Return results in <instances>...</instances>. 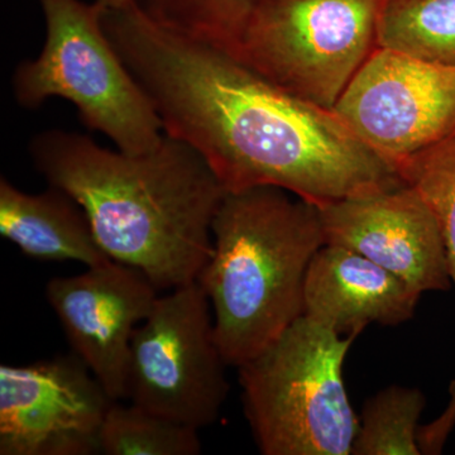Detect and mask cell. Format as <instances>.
<instances>
[{
	"mask_svg": "<svg viewBox=\"0 0 455 455\" xmlns=\"http://www.w3.org/2000/svg\"><path fill=\"white\" fill-rule=\"evenodd\" d=\"M379 49L455 66V0H382Z\"/></svg>",
	"mask_w": 455,
	"mask_h": 455,
	"instance_id": "9a60e30c",
	"label": "cell"
},
{
	"mask_svg": "<svg viewBox=\"0 0 455 455\" xmlns=\"http://www.w3.org/2000/svg\"><path fill=\"white\" fill-rule=\"evenodd\" d=\"M257 0H134L152 22L229 51Z\"/></svg>",
	"mask_w": 455,
	"mask_h": 455,
	"instance_id": "ac0fdd59",
	"label": "cell"
},
{
	"mask_svg": "<svg viewBox=\"0 0 455 455\" xmlns=\"http://www.w3.org/2000/svg\"><path fill=\"white\" fill-rule=\"evenodd\" d=\"M381 2L257 0L227 52L284 92L334 109L377 49Z\"/></svg>",
	"mask_w": 455,
	"mask_h": 455,
	"instance_id": "8992f818",
	"label": "cell"
},
{
	"mask_svg": "<svg viewBox=\"0 0 455 455\" xmlns=\"http://www.w3.org/2000/svg\"><path fill=\"white\" fill-rule=\"evenodd\" d=\"M355 338L302 315L236 368L245 418L265 455H350L359 419L343 366Z\"/></svg>",
	"mask_w": 455,
	"mask_h": 455,
	"instance_id": "277c9868",
	"label": "cell"
},
{
	"mask_svg": "<svg viewBox=\"0 0 455 455\" xmlns=\"http://www.w3.org/2000/svg\"><path fill=\"white\" fill-rule=\"evenodd\" d=\"M334 110L395 169L455 133V66L377 47Z\"/></svg>",
	"mask_w": 455,
	"mask_h": 455,
	"instance_id": "ba28073f",
	"label": "cell"
},
{
	"mask_svg": "<svg viewBox=\"0 0 455 455\" xmlns=\"http://www.w3.org/2000/svg\"><path fill=\"white\" fill-rule=\"evenodd\" d=\"M427 405L423 391L390 386L368 398L352 455H420L419 421Z\"/></svg>",
	"mask_w": 455,
	"mask_h": 455,
	"instance_id": "e0dca14e",
	"label": "cell"
},
{
	"mask_svg": "<svg viewBox=\"0 0 455 455\" xmlns=\"http://www.w3.org/2000/svg\"><path fill=\"white\" fill-rule=\"evenodd\" d=\"M28 151L50 187L82 206L110 259L142 271L158 291L196 283L227 190L193 147L164 134L152 151L130 155L49 130Z\"/></svg>",
	"mask_w": 455,
	"mask_h": 455,
	"instance_id": "7a4b0ae2",
	"label": "cell"
},
{
	"mask_svg": "<svg viewBox=\"0 0 455 455\" xmlns=\"http://www.w3.org/2000/svg\"><path fill=\"white\" fill-rule=\"evenodd\" d=\"M405 184L424 197L435 214L447 253L449 275L455 286V133L410 156L395 166ZM442 415L419 429L423 454H440L455 427V379Z\"/></svg>",
	"mask_w": 455,
	"mask_h": 455,
	"instance_id": "5bb4252c",
	"label": "cell"
},
{
	"mask_svg": "<svg viewBox=\"0 0 455 455\" xmlns=\"http://www.w3.org/2000/svg\"><path fill=\"white\" fill-rule=\"evenodd\" d=\"M324 244L314 204L275 187L227 191L196 283L228 366L251 361L304 315L305 278Z\"/></svg>",
	"mask_w": 455,
	"mask_h": 455,
	"instance_id": "3957f363",
	"label": "cell"
},
{
	"mask_svg": "<svg viewBox=\"0 0 455 455\" xmlns=\"http://www.w3.org/2000/svg\"><path fill=\"white\" fill-rule=\"evenodd\" d=\"M100 454L197 455L202 453L199 429L156 414L134 403L114 401L100 436Z\"/></svg>",
	"mask_w": 455,
	"mask_h": 455,
	"instance_id": "2e32d148",
	"label": "cell"
},
{
	"mask_svg": "<svg viewBox=\"0 0 455 455\" xmlns=\"http://www.w3.org/2000/svg\"><path fill=\"white\" fill-rule=\"evenodd\" d=\"M103 27L164 134L193 147L228 193L275 187L320 208L403 184L334 109L227 51L158 26L134 3L104 8Z\"/></svg>",
	"mask_w": 455,
	"mask_h": 455,
	"instance_id": "6da1fadb",
	"label": "cell"
},
{
	"mask_svg": "<svg viewBox=\"0 0 455 455\" xmlns=\"http://www.w3.org/2000/svg\"><path fill=\"white\" fill-rule=\"evenodd\" d=\"M104 8H122L125 5L133 4L134 0H95Z\"/></svg>",
	"mask_w": 455,
	"mask_h": 455,
	"instance_id": "d6986e66",
	"label": "cell"
},
{
	"mask_svg": "<svg viewBox=\"0 0 455 455\" xmlns=\"http://www.w3.org/2000/svg\"><path fill=\"white\" fill-rule=\"evenodd\" d=\"M325 244L340 245L403 278L420 293L451 287L435 214L410 185L320 206Z\"/></svg>",
	"mask_w": 455,
	"mask_h": 455,
	"instance_id": "8fae6325",
	"label": "cell"
},
{
	"mask_svg": "<svg viewBox=\"0 0 455 455\" xmlns=\"http://www.w3.org/2000/svg\"><path fill=\"white\" fill-rule=\"evenodd\" d=\"M208 296L191 283L158 296L132 339L127 400L196 429L220 419L230 386Z\"/></svg>",
	"mask_w": 455,
	"mask_h": 455,
	"instance_id": "52a82bcc",
	"label": "cell"
},
{
	"mask_svg": "<svg viewBox=\"0 0 455 455\" xmlns=\"http://www.w3.org/2000/svg\"><path fill=\"white\" fill-rule=\"evenodd\" d=\"M158 292L142 271L113 259L47 283V301L71 350L114 401L127 400L132 339Z\"/></svg>",
	"mask_w": 455,
	"mask_h": 455,
	"instance_id": "30bf717a",
	"label": "cell"
},
{
	"mask_svg": "<svg viewBox=\"0 0 455 455\" xmlns=\"http://www.w3.org/2000/svg\"><path fill=\"white\" fill-rule=\"evenodd\" d=\"M46 23L40 55L18 64L12 92L35 110L51 98L77 109L84 124L119 151L146 154L160 145L163 122L128 71L103 27V5L82 0H38Z\"/></svg>",
	"mask_w": 455,
	"mask_h": 455,
	"instance_id": "5b68a950",
	"label": "cell"
},
{
	"mask_svg": "<svg viewBox=\"0 0 455 455\" xmlns=\"http://www.w3.org/2000/svg\"><path fill=\"white\" fill-rule=\"evenodd\" d=\"M0 235L26 256L44 262L74 260L92 267L112 260L82 206L50 185L44 193L28 194L2 178Z\"/></svg>",
	"mask_w": 455,
	"mask_h": 455,
	"instance_id": "4fadbf2b",
	"label": "cell"
},
{
	"mask_svg": "<svg viewBox=\"0 0 455 455\" xmlns=\"http://www.w3.org/2000/svg\"><path fill=\"white\" fill-rule=\"evenodd\" d=\"M421 295L367 257L324 244L305 278L304 315L344 337H358L373 323L395 326L411 319Z\"/></svg>",
	"mask_w": 455,
	"mask_h": 455,
	"instance_id": "7c38bea8",
	"label": "cell"
},
{
	"mask_svg": "<svg viewBox=\"0 0 455 455\" xmlns=\"http://www.w3.org/2000/svg\"><path fill=\"white\" fill-rule=\"evenodd\" d=\"M114 403L71 353L26 366H0V455L100 454Z\"/></svg>",
	"mask_w": 455,
	"mask_h": 455,
	"instance_id": "9c48e42d",
	"label": "cell"
}]
</instances>
